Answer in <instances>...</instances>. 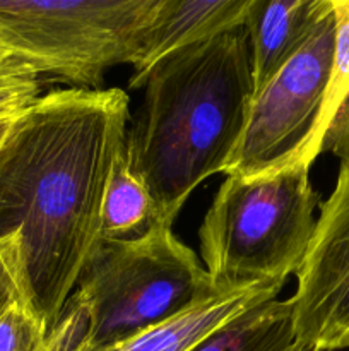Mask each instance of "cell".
Instances as JSON below:
<instances>
[{
	"mask_svg": "<svg viewBox=\"0 0 349 351\" xmlns=\"http://www.w3.org/2000/svg\"><path fill=\"white\" fill-rule=\"evenodd\" d=\"M334 12V55L310 146L311 160L332 153L349 161V0H331Z\"/></svg>",
	"mask_w": 349,
	"mask_h": 351,
	"instance_id": "obj_11",
	"label": "cell"
},
{
	"mask_svg": "<svg viewBox=\"0 0 349 351\" xmlns=\"http://www.w3.org/2000/svg\"><path fill=\"white\" fill-rule=\"evenodd\" d=\"M291 302L269 300L229 321L190 351H291Z\"/></svg>",
	"mask_w": 349,
	"mask_h": 351,
	"instance_id": "obj_13",
	"label": "cell"
},
{
	"mask_svg": "<svg viewBox=\"0 0 349 351\" xmlns=\"http://www.w3.org/2000/svg\"><path fill=\"white\" fill-rule=\"evenodd\" d=\"M47 329L26 302H17L0 317V351H44Z\"/></svg>",
	"mask_w": 349,
	"mask_h": 351,
	"instance_id": "obj_15",
	"label": "cell"
},
{
	"mask_svg": "<svg viewBox=\"0 0 349 351\" xmlns=\"http://www.w3.org/2000/svg\"><path fill=\"white\" fill-rule=\"evenodd\" d=\"M157 225H163L159 209L146 184L130 167L123 144L106 185L99 242L140 239Z\"/></svg>",
	"mask_w": 349,
	"mask_h": 351,
	"instance_id": "obj_12",
	"label": "cell"
},
{
	"mask_svg": "<svg viewBox=\"0 0 349 351\" xmlns=\"http://www.w3.org/2000/svg\"><path fill=\"white\" fill-rule=\"evenodd\" d=\"M21 115V113H19ZM17 117H10V119H0V146L3 144V141H5V137L9 136L10 129H12V123L14 120H16Z\"/></svg>",
	"mask_w": 349,
	"mask_h": 351,
	"instance_id": "obj_17",
	"label": "cell"
},
{
	"mask_svg": "<svg viewBox=\"0 0 349 351\" xmlns=\"http://www.w3.org/2000/svg\"><path fill=\"white\" fill-rule=\"evenodd\" d=\"M17 302H26L21 274L19 243L17 239L9 237L0 240V317Z\"/></svg>",
	"mask_w": 349,
	"mask_h": 351,
	"instance_id": "obj_16",
	"label": "cell"
},
{
	"mask_svg": "<svg viewBox=\"0 0 349 351\" xmlns=\"http://www.w3.org/2000/svg\"><path fill=\"white\" fill-rule=\"evenodd\" d=\"M318 201L307 167L257 178L226 177L198 228L214 290L286 285L308 249Z\"/></svg>",
	"mask_w": 349,
	"mask_h": 351,
	"instance_id": "obj_4",
	"label": "cell"
},
{
	"mask_svg": "<svg viewBox=\"0 0 349 351\" xmlns=\"http://www.w3.org/2000/svg\"><path fill=\"white\" fill-rule=\"evenodd\" d=\"M127 122L123 89H58L17 115L0 146V240L17 239L24 300L47 332L99 243Z\"/></svg>",
	"mask_w": 349,
	"mask_h": 351,
	"instance_id": "obj_1",
	"label": "cell"
},
{
	"mask_svg": "<svg viewBox=\"0 0 349 351\" xmlns=\"http://www.w3.org/2000/svg\"><path fill=\"white\" fill-rule=\"evenodd\" d=\"M10 60H19V58L14 57V55L10 53L9 50H5V48H3L2 45H0V65L7 64V62H10Z\"/></svg>",
	"mask_w": 349,
	"mask_h": 351,
	"instance_id": "obj_18",
	"label": "cell"
},
{
	"mask_svg": "<svg viewBox=\"0 0 349 351\" xmlns=\"http://www.w3.org/2000/svg\"><path fill=\"white\" fill-rule=\"evenodd\" d=\"M248 5L250 0H159L129 88H142L147 74L170 55L243 26Z\"/></svg>",
	"mask_w": 349,
	"mask_h": 351,
	"instance_id": "obj_8",
	"label": "cell"
},
{
	"mask_svg": "<svg viewBox=\"0 0 349 351\" xmlns=\"http://www.w3.org/2000/svg\"><path fill=\"white\" fill-rule=\"evenodd\" d=\"M125 151L163 225L173 226L192 192L224 173L253 98L248 33L236 26L170 55L147 74Z\"/></svg>",
	"mask_w": 349,
	"mask_h": 351,
	"instance_id": "obj_2",
	"label": "cell"
},
{
	"mask_svg": "<svg viewBox=\"0 0 349 351\" xmlns=\"http://www.w3.org/2000/svg\"><path fill=\"white\" fill-rule=\"evenodd\" d=\"M159 0H0V45L38 74L101 89L120 64L133 67Z\"/></svg>",
	"mask_w": 349,
	"mask_h": 351,
	"instance_id": "obj_5",
	"label": "cell"
},
{
	"mask_svg": "<svg viewBox=\"0 0 349 351\" xmlns=\"http://www.w3.org/2000/svg\"><path fill=\"white\" fill-rule=\"evenodd\" d=\"M40 74L23 60L0 65V119L23 113L40 98Z\"/></svg>",
	"mask_w": 349,
	"mask_h": 351,
	"instance_id": "obj_14",
	"label": "cell"
},
{
	"mask_svg": "<svg viewBox=\"0 0 349 351\" xmlns=\"http://www.w3.org/2000/svg\"><path fill=\"white\" fill-rule=\"evenodd\" d=\"M334 34L332 3L324 0L300 47L253 93L224 177L257 178L293 167L311 168L310 146L331 74Z\"/></svg>",
	"mask_w": 349,
	"mask_h": 351,
	"instance_id": "obj_6",
	"label": "cell"
},
{
	"mask_svg": "<svg viewBox=\"0 0 349 351\" xmlns=\"http://www.w3.org/2000/svg\"><path fill=\"white\" fill-rule=\"evenodd\" d=\"M324 0H250L245 17L253 93L262 88L307 36Z\"/></svg>",
	"mask_w": 349,
	"mask_h": 351,
	"instance_id": "obj_10",
	"label": "cell"
},
{
	"mask_svg": "<svg viewBox=\"0 0 349 351\" xmlns=\"http://www.w3.org/2000/svg\"><path fill=\"white\" fill-rule=\"evenodd\" d=\"M284 285H253L218 291L178 317L135 336L112 351H190L229 321L263 302L276 300Z\"/></svg>",
	"mask_w": 349,
	"mask_h": 351,
	"instance_id": "obj_9",
	"label": "cell"
},
{
	"mask_svg": "<svg viewBox=\"0 0 349 351\" xmlns=\"http://www.w3.org/2000/svg\"><path fill=\"white\" fill-rule=\"evenodd\" d=\"M318 208L310 243L294 273L291 351L349 346V161L341 163L334 191Z\"/></svg>",
	"mask_w": 349,
	"mask_h": 351,
	"instance_id": "obj_7",
	"label": "cell"
},
{
	"mask_svg": "<svg viewBox=\"0 0 349 351\" xmlns=\"http://www.w3.org/2000/svg\"><path fill=\"white\" fill-rule=\"evenodd\" d=\"M348 350H349V346H348Z\"/></svg>",
	"mask_w": 349,
	"mask_h": 351,
	"instance_id": "obj_19",
	"label": "cell"
},
{
	"mask_svg": "<svg viewBox=\"0 0 349 351\" xmlns=\"http://www.w3.org/2000/svg\"><path fill=\"white\" fill-rule=\"evenodd\" d=\"M216 293L173 226L157 225L133 240H101L47 332L44 351H112Z\"/></svg>",
	"mask_w": 349,
	"mask_h": 351,
	"instance_id": "obj_3",
	"label": "cell"
}]
</instances>
